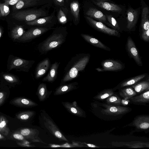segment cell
I'll return each mask as SVG.
<instances>
[{
	"label": "cell",
	"instance_id": "6da1fadb",
	"mask_svg": "<svg viewBox=\"0 0 149 149\" xmlns=\"http://www.w3.org/2000/svg\"><path fill=\"white\" fill-rule=\"evenodd\" d=\"M67 34L66 27H57L49 37L38 45L39 51L42 54H45L59 47L65 41Z\"/></svg>",
	"mask_w": 149,
	"mask_h": 149
},
{
	"label": "cell",
	"instance_id": "7a4b0ae2",
	"mask_svg": "<svg viewBox=\"0 0 149 149\" xmlns=\"http://www.w3.org/2000/svg\"><path fill=\"white\" fill-rule=\"evenodd\" d=\"M90 57L88 55L80 57L79 55L74 57L70 61L68 68L61 81V84L76 77L79 72L83 70L88 62Z\"/></svg>",
	"mask_w": 149,
	"mask_h": 149
},
{
	"label": "cell",
	"instance_id": "3957f363",
	"mask_svg": "<svg viewBox=\"0 0 149 149\" xmlns=\"http://www.w3.org/2000/svg\"><path fill=\"white\" fill-rule=\"evenodd\" d=\"M50 3L44 5L41 8L25 10H22L13 14V17L19 21L26 22L32 21L38 18L49 15V10L46 8L49 6Z\"/></svg>",
	"mask_w": 149,
	"mask_h": 149
},
{
	"label": "cell",
	"instance_id": "277c9868",
	"mask_svg": "<svg viewBox=\"0 0 149 149\" xmlns=\"http://www.w3.org/2000/svg\"><path fill=\"white\" fill-rule=\"evenodd\" d=\"M40 121L48 131L61 141L68 142L69 141L62 133L53 119L44 110H41L39 116Z\"/></svg>",
	"mask_w": 149,
	"mask_h": 149
},
{
	"label": "cell",
	"instance_id": "5b68a950",
	"mask_svg": "<svg viewBox=\"0 0 149 149\" xmlns=\"http://www.w3.org/2000/svg\"><path fill=\"white\" fill-rule=\"evenodd\" d=\"M34 63V61L27 60L10 55L8 61L7 69L8 71L15 70L16 71L28 72Z\"/></svg>",
	"mask_w": 149,
	"mask_h": 149
},
{
	"label": "cell",
	"instance_id": "8992f818",
	"mask_svg": "<svg viewBox=\"0 0 149 149\" xmlns=\"http://www.w3.org/2000/svg\"><path fill=\"white\" fill-rule=\"evenodd\" d=\"M92 2L101 9L109 12L112 16L124 15L126 12L125 6L112 2L97 0H91Z\"/></svg>",
	"mask_w": 149,
	"mask_h": 149
},
{
	"label": "cell",
	"instance_id": "52a82bcc",
	"mask_svg": "<svg viewBox=\"0 0 149 149\" xmlns=\"http://www.w3.org/2000/svg\"><path fill=\"white\" fill-rule=\"evenodd\" d=\"M56 10L49 15L40 18L35 20L26 22V24L29 26H36L47 28H52L57 22L56 17L55 15Z\"/></svg>",
	"mask_w": 149,
	"mask_h": 149
},
{
	"label": "cell",
	"instance_id": "ba28073f",
	"mask_svg": "<svg viewBox=\"0 0 149 149\" xmlns=\"http://www.w3.org/2000/svg\"><path fill=\"white\" fill-rule=\"evenodd\" d=\"M85 17L88 24L95 29L110 36L120 37L118 31L109 28L103 23L95 21L91 17L85 16Z\"/></svg>",
	"mask_w": 149,
	"mask_h": 149
},
{
	"label": "cell",
	"instance_id": "9c48e42d",
	"mask_svg": "<svg viewBox=\"0 0 149 149\" xmlns=\"http://www.w3.org/2000/svg\"><path fill=\"white\" fill-rule=\"evenodd\" d=\"M52 28L37 27L32 28L25 32L18 40L22 41H27L39 37L50 30L54 29Z\"/></svg>",
	"mask_w": 149,
	"mask_h": 149
},
{
	"label": "cell",
	"instance_id": "30bf717a",
	"mask_svg": "<svg viewBox=\"0 0 149 149\" xmlns=\"http://www.w3.org/2000/svg\"><path fill=\"white\" fill-rule=\"evenodd\" d=\"M101 65L102 68L96 69L98 72L118 71L123 69L124 67L118 61L110 59L104 60L101 62Z\"/></svg>",
	"mask_w": 149,
	"mask_h": 149
},
{
	"label": "cell",
	"instance_id": "8fae6325",
	"mask_svg": "<svg viewBox=\"0 0 149 149\" xmlns=\"http://www.w3.org/2000/svg\"><path fill=\"white\" fill-rule=\"evenodd\" d=\"M140 7L134 9L129 6L126 10L127 15V28L131 30L134 28L138 22L140 12Z\"/></svg>",
	"mask_w": 149,
	"mask_h": 149
},
{
	"label": "cell",
	"instance_id": "7c38bea8",
	"mask_svg": "<svg viewBox=\"0 0 149 149\" xmlns=\"http://www.w3.org/2000/svg\"><path fill=\"white\" fill-rule=\"evenodd\" d=\"M19 132L25 139H29L31 142L45 143L39 137V132L37 129L25 128L20 130Z\"/></svg>",
	"mask_w": 149,
	"mask_h": 149
},
{
	"label": "cell",
	"instance_id": "4fadbf2b",
	"mask_svg": "<svg viewBox=\"0 0 149 149\" xmlns=\"http://www.w3.org/2000/svg\"><path fill=\"white\" fill-rule=\"evenodd\" d=\"M127 49L129 54L136 63L139 66H142V63L137 49L134 42L130 36L127 39Z\"/></svg>",
	"mask_w": 149,
	"mask_h": 149
},
{
	"label": "cell",
	"instance_id": "5bb4252c",
	"mask_svg": "<svg viewBox=\"0 0 149 149\" xmlns=\"http://www.w3.org/2000/svg\"><path fill=\"white\" fill-rule=\"evenodd\" d=\"M61 103L65 109L71 114L80 117H85L86 114L85 111L78 105L76 101L72 102H62Z\"/></svg>",
	"mask_w": 149,
	"mask_h": 149
},
{
	"label": "cell",
	"instance_id": "9a60e30c",
	"mask_svg": "<svg viewBox=\"0 0 149 149\" xmlns=\"http://www.w3.org/2000/svg\"><path fill=\"white\" fill-rule=\"evenodd\" d=\"M105 109L102 110V112L108 115L116 116L125 113L129 111V109L125 107L118 105L105 104Z\"/></svg>",
	"mask_w": 149,
	"mask_h": 149
},
{
	"label": "cell",
	"instance_id": "2e32d148",
	"mask_svg": "<svg viewBox=\"0 0 149 149\" xmlns=\"http://www.w3.org/2000/svg\"><path fill=\"white\" fill-rule=\"evenodd\" d=\"M85 16L91 17L103 23H107L105 15L95 7H89L85 12Z\"/></svg>",
	"mask_w": 149,
	"mask_h": 149
},
{
	"label": "cell",
	"instance_id": "e0dca14e",
	"mask_svg": "<svg viewBox=\"0 0 149 149\" xmlns=\"http://www.w3.org/2000/svg\"><path fill=\"white\" fill-rule=\"evenodd\" d=\"M143 1L141 2L142 7L141 23L142 32L149 29V9L145 3L144 5V1Z\"/></svg>",
	"mask_w": 149,
	"mask_h": 149
},
{
	"label": "cell",
	"instance_id": "ac0fdd59",
	"mask_svg": "<svg viewBox=\"0 0 149 149\" xmlns=\"http://www.w3.org/2000/svg\"><path fill=\"white\" fill-rule=\"evenodd\" d=\"M132 125L140 130L148 129L149 127V116L144 115L137 116L133 121Z\"/></svg>",
	"mask_w": 149,
	"mask_h": 149
},
{
	"label": "cell",
	"instance_id": "d6986e66",
	"mask_svg": "<svg viewBox=\"0 0 149 149\" xmlns=\"http://www.w3.org/2000/svg\"><path fill=\"white\" fill-rule=\"evenodd\" d=\"M70 12L72 17L73 23L77 25L80 20V4L77 0H70Z\"/></svg>",
	"mask_w": 149,
	"mask_h": 149
},
{
	"label": "cell",
	"instance_id": "ffe728a7",
	"mask_svg": "<svg viewBox=\"0 0 149 149\" xmlns=\"http://www.w3.org/2000/svg\"><path fill=\"white\" fill-rule=\"evenodd\" d=\"M78 84L74 82L62 84L57 88L54 93V95H61L66 93L78 88Z\"/></svg>",
	"mask_w": 149,
	"mask_h": 149
},
{
	"label": "cell",
	"instance_id": "44dd1931",
	"mask_svg": "<svg viewBox=\"0 0 149 149\" xmlns=\"http://www.w3.org/2000/svg\"><path fill=\"white\" fill-rule=\"evenodd\" d=\"M50 62L48 58L45 59L37 65L35 71V77L38 79L42 77L48 70Z\"/></svg>",
	"mask_w": 149,
	"mask_h": 149
},
{
	"label": "cell",
	"instance_id": "7402d4cb",
	"mask_svg": "<svg viewBox=\"0 0 149 149\" xmlns=\"http://www.w3.org/2000/svg\"><path fill=\"white\" fill-rule=\"evenodd\" d=\"M52 92V91H49L48 90L45 84L41 83L38 87L36 94L39 101L43 102L49 97Z\"/></svg>",
	"mask_w": 149,
	"mask_h": 149
},
{
	"label": "cell",
	"instance_id": "603a6c76",
	"mask_svg": "<svg viewBox=\"0 0 149 149\" xmlns=\"http://www.w3.org/2000/svg\"><path fill=\"white\" fill-rule=\"evenodd\" d=\"M81 36L87 42L95 47L110 51V49L96 38L89 35L82 33Z\"/></svg>",
	"mask_w": 149,
	"mask_h": 149
},
{
	"label": "cell",
	"instance_id": "cb8c5ba5",
	"mask_svg": "<svg viewBox=\"0 0 149 149\" xmlns=\"http://www.w3.org/2000/svg\"><path fill=\"white\" fill-rule=\"evenodd\" d=\"M10 103L15 105L26 107H32L38 105L35 102L24 97L15 98L11 101Z\"/></svg>",
	"mask_w": 149,
	"mask_h": 149
},
{
	"label": "cell",
	"instance_id": "d4e9b609",
	"mask_svg": "<svg viewBox=\"0 0 149 149\" xmlns=\"http://www.w3.org/2000/svg\"><path fill=\"white\" fill-rule=\"evenodd\" d=\"M60 63L56 62L52 65L47 75L42 79L43 81L52 83L56 78Z\"/></svg>",
	"mask_w": 149,
	"mask_h": 149
},
{
	"label": "cell",
	"instance_id": "484cf974",
	"mask_svg": "<svg viewBox=\"0 0 149 149\" xmlns=\"http://www.w3.org/2000/svg\"><path fill=\"white\" fill-rule=\"evenodd\" d=\"M135 104H144L149 102V91H147L139 95L134 96L130 98Z\"/></svg>",
	"mask_w": 149,
	"mask_h": 149
},
{
	"label": "cell",
	"instance_id": "4316f807",
	"mask_svg": "<svg viewBox=\"0 0 149 149\" xmlns=\"http://www.w3.org/2000/svg\"><path fill=\"white\" fill-rule=\"evenodd\" d=\"M50 1L51 6L53 5L56 10L61 8L64 10H70V0H50Z\"/></svg>",
	"mask_w": 149,
	"mask_h": 149
},
{
	"label": "cell",
	"instance_id": "83f0119b",
	"mask_svg": "<svg viewBox=\"0 0 149 149\" xmlns=\"http://www.w3.org/2000/svg\"><path fill=\"white\" fill-rule=\"evenodd\" d=\"M57 21L61 24H66L68 21V15L70 13V11L63 10L60 8L56 9Z\"/></svg>",
	"mask_w": 149,
	"mask_h": 149
},
{
	"label": "cell",
	"instance_id": "f1b7e54d",
	"mask_svg": "<svg viewBox=\"0 0 149 149\" xmlns=\"http://www.w3.org/2000/svg\"><path fill=\"white\" fill-rule=\"evenodd\" d=\"M132 86L134 91L138 93L149 90V82L146 81L136 83Z\"/></svg>",
	"mask_w": 149,
	"mask_h": 149
},
{
	"label": "cell",
	"instance_id": "f546056e",
	"mask_svg": "<svg viewBox=\"0 0 149 149\" xmlns=\"http://www.w3.org/2000/svg\"><path fill=\"white\" fill-rule=\"evenodd\" d=\"M146 74H143L129 78L124 81L120 84L121 87L132 85L144 78Z\"/></svg>",
	"mask_w": 149,
	"mask_h": 149
},
{
	"label": "cell",
	"instance_id": "4dcf8cb0",
	"mask_svg": "<svg viewBox=\"0 0 149 149\" xmlns=\"http://www.w3.org/2000/svg\"><path fill=\"white\" fill-rule=\"evenodd\" d=\"M120 95L124 99H129L135 96L136 92L131 87H127L121 89L119 92Z\"/></svg>",
	"mask_w": 149,
	"mask_h": 149
},
{
	"label": "cell",
	"instance_id": "1f68e13d",
	"mask_svg": "<svg viewBox=\"0 0 149 149\" xmlns=\"http://www.w3.org/2000/svg\"><path fill=\"white\" fill-rule=\"evenodd\" d=\"M0 77L9 83H19V79L17 76L9 73L2 72L1 74Z\"/></svg>",
	"mask_w": 149,
	"mask_h": 149
},
{
	"label": "cell",
	"instance_id": "d6a6232c",
	"mask_svg": "<svg viewBox=\"0 0 149 149\" xmlns=\"http://www.w3.org/2000/svg\"><path fill=\"white\" fill-rule=\"evenodd\" d=\"M25 32L22 26L17 25L12 30L11 33V37L14 40L18 39Z\"/></svg>",
	"mask_w": 149,
	"mask_h": 149
},
{
	"label": "cell",
	"instance_id": "836d02e7",
	"mask_svg": "<svg viewBox=\"0 0 149 149\" xmlns=\"http://www.w3.org/2000/svg\"><path fill=\"white\" fill-rule=\"evenodd\" d=\"M9 131L7 119L3 116H0V132L4 135L7 136Z\"/></svg>",
	"mask_w": 149,
	"mask_h": 149
},
{
	"label": "cell",
	"instance_id": "e575fe53",
	"mask_svg": "<svg viewBox=\"0 0 149 149\" xmlns=\"http://www.w3.org/2000/svg\"><path fill=\"white\" fill-rule=\"evenodd\" d=\"M114 94L112 89H108L101 91L94 97V98L99 100H103Z\"/></svg>",
	"mask_w": 149,
	"mask_h": 149
},
{
	"label": "cell",
	"instance_id": "d590c367",
	"mask_svg": "<svg viewBox=\"0 0 149 149\" xmlns=\"http://www.w3.org/2000/svg\"><path fill=\"white\" fill-rule=\"evenodd\" d=\"M105 15L107 21V24L112 27L113 29L118 31L119 30L120 27L118 23L113 16L108 14H106Z\"/></svg>",
	"mask_w": 149,
	"mask_h": 149
},
{
	"label": "cell",
	"instance_id": "8d00e7d4",
	"mask_svg": "<svg viewBox=\"0 0 149 149\" xmlns=\"http://www.w3.org/2000/svg\"><path fill=\"white\" fill-rule=\"evenodd\" d=\"M35 114L34 111H26L18 114L17 118L19 119L22 120L27 121L33 116Z\"/></svg>",
	"mask_w": 149,
	"mask_h": 149
},
{
	"label": "cell",
	"instance_id": "74e56055",
	"mask_svg": "<svg viewBox=\"0 0 149 149\" xmlns=\"http://www.w3.org/2000/svg\"><path fill=\"white\" fill-rule=\"evenodd\" d=\"M121 100L119 97L114 94L107 98L106 101L109 104L118 105L121 104Z\"/></svg>",
	"mask_w": 149,
	"mask_h": 149
},
{
	"label": "cell",
	"instance_id": "f35d334b",
	"mask_svg": "<svg viewBox=\"0 0 149 149\" xmlns=\"http://www.w3.org/2000/svg\"><path fill=\"white\" fill-rule=\"evenodd\" d=\"M86 146L82 143L75 141H72L71 144L66 143L63 144L61 145V148H70L74 147H85Z\"/></svg>",
	"mask_w": 149,
	"mask_h": 149
},
{
	"label": "cell",
	"instance_id": "ab89813d",
	"mask_svg": "<svg viewBox=\"0 0 149 149\" xmlns=\"http://www.w3.org/2000/svg\"><path fill=\"white\" fill-rule=\"evenodd\" d=\"M0 10L2 16H6L10 13V8L8 5L5 3L0 4Z\"/></svg>",
	"mask_w": 149,
	"mask_h": 149
},
{
	"label": "cell",
	"instance_id": "60d3db41",
	"mask_svg": "<svg viewBox=\"0 0 149 149\" xmlns=\"http://www.w3.org/2000/svg\"><path fill=\"white\" fill-rule=\"evenodd\" d=\"M142 39L145 41L148 42L149 40V29L142 32L141 34Z\"/></svg>",
	"mask_w": 149,
	"mask_h": 149
},
{
	"label": "cell",
	"instance_id": "b9f144b4",
	"mask_svg": "<svg viewBox=\"0 0 149 149\" xmlns=\"http://www.w3.org/2000/svg\"><path fill=\"white\" fill-rule=\"evenodd\" d=\"M145 145L144 143H134L132 144H125V145L128 146L130 148H139L143 147V145Z\"/></svg>",
	"mask_w": 149,
	"mask_h": 149
},
{
	"label": "cell",
	"instance_id": "7bdbcfd3",
	"mask_svg": "<svg viewBox=\"0 0 149 149\" xmlns=\"http://www.w3.org/2000/svg\"><path fill=\"white\" fill-rule=\"evenodd\" d=\"M13 137L15 139L22 141L25 140L24 137L19 133H15L13 134Z\"/></svg>",
	"mask_w": 149,
	"mask_h": 149
},
{
	"label": "cell",
	"instance_id": "ee69618b",
	"mask_svg": "<svg viewBox=\"0 0 149 149\" xmlns=\"http://www.w3.org/2000/svg\"><path fill=\"white\" fill-rule=\"evenodd\" d=\"M21 0H4V3L8 5H13Z\"/></svg>",
	"mask_w": 149,
	"mask_h": 149
},
{
	"label": "cell",
	"instance_id": "f6af8a7d",
	"mask_svg": "<svg viewBox=\"0 0 149 149\" xmlns=\"http://www.w3.org/2000/svg\"><path fill=\"white\" fill-rule=\"evenodd\" d=\"M5 98V95L3 92H0V105L3 102Z\"/></svg>",
	"mask_w": 149,
	"mask_h": 149
},
{
	"label": "cell",
	"instance_id": "bcb514c9",
	"mask_svg": "<svg viewBox=\"0 0 149 149\" xmlns=\"http://www.w3.org/2000/svg\"><path fill=\"white\" fill-rule=\"evenodd\" d=\"M17 144L19 146H22V147H35V146L34 145H32L30 144H27V143H17Z\"/></svg>",
	"mask_w": 149,
	"mask_h": 149
},
{
	"label": "cell",
	"instance_id": "7dc6e473",
	"mask_svg": "<svg viewBox=\"0 0 149 149\" xmlns=\"http://www.w3.org/2000/svg\"><path fill=\"white\" fill-rule=\"evenodd\" d=\"M130 102V100L129 99H124L121 100V104L124 106L127 105Z\"/></svg>",
	"mask_w": 149,
	"mask_h": 149
},
{
	"label": "cell",
	"instance_id": "c3c4849f",
	"mask_svg": "<svg viewBox=\"0 0 149 149\" xmlns=\"http://www.w3.org/2000/svg\"><path fill=\"white\" fill-rule=\"evenodd\" d=\"M83 144H84L86 145L88 147L91 148H100V147L97 146H96L95 145H94L93 144H90V143H87L85 142L82 143Z\"/></svg>",
	"mask_w": 149,
	"mask_h": 149
},
{
	"label": "cell",
	"instance_id": "681fc988",
	"mask_svg": "<svg viewBox=\"0 0 149 149\" xmlns=\"http://www.w3.org/2000/svg\"><path fill=\"white\" fill-rule=\"evenodd\" d=\"M48 145L51 148H61V145L50 144Z\"/></svg>",
	"mask_w": 149,
	"mask_h": 149
},
{
	"label": "cell",
	"instance_id": "f907efd6",
	"mask_svg": "<svg viewBox=\"0 0 149 149\" xmlns=\"http://www.w3.org/2000/svg\"><path fill=\"white\" fill-rule=\"evenodd\" d=\"M3 33V30L2 28L0 27V38L1 36Z\"/></svg>",
	"mask_w": 149,
	"mask_h": 149
},
{
	"label": "cell",
	"instance_id": "816d5d0a",
	"mask_svg": "<svg viewBox=\"0 0 149 149\" xmlns=\"http://www.w3.org/2000/svg\"><path fill=\"white\" fill-rule=\"evenodd\" d=\"M97 0L104 1H110V0Z\"/></svg>",
	"mask_w": 149,
	"mask_h": 149
},
{
	"label": "cell",
	"instance_id": "f5cc1de1",
	"mask_svg": "<svg viewBox=\"0 0 149 149\" xmlns=\"http://www.w3.org/2000/svg\"><path fill=\"white\" fill-rule=\"evenodd\" d=\"M1 16H2V15H1V11L0 10V17H1Z\"/></svg>",
	"mask_w": 149,
	"mask_h": 149
},
{
	"label": "cell",
	"instance_id": "db71d44e",
	"mask_svg": "<svg viewBox=\"0 0 149 149\" xmlns=\"http://www.w3.org/2000/svg\"><path fill=\"white\" fill-rule=\"evenodd\" d=\"M1 137H2V136H1V134H0V138H1Z\"/></svg>",
	"mask_w": 149,
	"mask_h": 149
}]
</instances>
